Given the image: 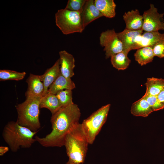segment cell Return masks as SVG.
I'll return each instance as SVG.
<instances>
[{"label":"cell","mask_w":164,"mask_h":164,"mask_svg":"<svg viewBox=\"0 0 164 164\" xmlns=\"http://www.w3.org/2000/svg\"><path fill=\"white\" fill-rule=\"evenodd\" d=\"M80 109L74 103L62 107L52 114L50 119L52 130L45 137L36 135V141L44 147H61L64 146L65 138L69 132L79 123Z\"/></svg>","instance_id":"obj_1"},{"label":"cell","mask_w":164,"mask_h":164,"mask_svg":"<svg viewBox=\"0 0 164 164\" xmlns=\"http://www.w3.org/2000/svg\"><path fill=\"white\" fill-rule=\"evenodd\" d=\"M38 132H33L20 125L16 121H12L5 126L2 136L11 151L15 152L20 147L30 148L36 141L34 137Z\"/></svg>","instance_id":"obj_2"},{"label":"cell","mask_w":164,"mask_h":164,"mask_svg":"<svg viewBox=\"0 0 164 164\" xmlns=\"http://www.w3.org/2000/svg\"><path fill=\"white\" fill-rule=\"evenodd\" d=\"M89 143L81 124L74 127L67 135L64 142L69 160L75 164L83 163Z\"/></svg>","instance_id":"obj_3"},{"label":"cell","mask_w":164,"mask_h":164,"mask_svg":"<svg viewBox=\"0 0 164 164\" xmlns=\"http://www.w3.org/2000/svg\"><path fill=\"white\" fill-rule=\"evenodd\" d=\"M42 97L26 98L15 106L18 115L16 121L19 125L33 132H38L41 127L39 116Z\"/></svg>","instance_id":"obj_4"},{"label":"cell","mask_w":164,"mask_h":164,"mask_svg":"<svg viewBox=\"0 0 164 164\" xmlns=\"http://www.w3.org/2000/svg\"><path fill=\"white\" fill-rule=\"evenodd\" d=\"M80 13L81 12L71 11L65 8L58 10L55 15L56 26L65 35L82 32L84 29Z\"/></svg>","instance_id":"obj_5"},{"label":"cell","mask_w":164,"mask_h":164,"mask_svg":"<svg viewBox=\"0 0 164 164\" xmlns=\"http://www.w3.org/2000/svg\"><path fill=\"white\" fill-rule=\"evenodd\" d=\"M111 104L103 106L93 113L81 124L89 144H92L106 122Z\"/></svg>","instance_id":"obj_6"},{"label":"cell","mask_w":164,"mask_h":164,"mask_svg":"<svg viewBox=\"0 0 164 164\" xmlns=\"http://www.w3.org/2000/svg\"><path fill=\"white\" fill-rule=\"evenodd\" d=\"M99 39L100 45L104 47L106 59L123 51L122 43L114 29L102 32Z\"/></svg>","instance_id":"obj_7"},{"label":"cell","mask_w":164,"mask_h":164,"mask_svg":"<svg viewBox=\"0 0 164 164\" xmlns=\"http://www.w3.org/2000/svg\"><path fill=\"white\" fill-rule=\"evenodd\" d=\"M164 13H159L158 9L153 4H150V8L144 12L142 16L143 23L142 29L145 32L159 31L164 30Z\"/></svg>","instance_id":"obj_8"},{"label":"cell","mask_w":164,"mask_h":164,"mask_svg":"<svg viewBox=\"0 0 164 164\" xmlns=\"http://www.w3.org/2000/svg\"><path fill=\"white\" fill-rule=\"evenodd\" d=\"M164 40V33L159 31L145 32L136 38L133 50L146 46H153L159 42Z\"/></svg>","instance_id":"obj_9"},{"label":"cell","mask_w":164,"mask_h":164,"mask_svg":"<svg viewBox=\"0 0 164 164\" xmlns=\"http://www.w3.org/2000/svg\"><path fill=\"white\" fill-rule=\"evenodd\" d=\"M104 16L96 7L93 0H86L80 13L84 28L94 20Z\"/></svg>","instance_id":"obj_10"},{"label":"cell","mask_w":164,"mask_h":164,"mask_svg":"<svg viewBox=\"0 0 164 164\" xmlns=\"http://www.w3.org/2000/svg\"><path fill=\"white\" fill-rule=\"evenodd\" d=\"M26 81L28 84V88L25 93L26 99L42 97L44 87L40 75L31 73Z\"/></svg>","instance_id":"obj_11"},{"label":"cell","mask_w":164,"mask_h":164,"mask_svg":"<svg viewBox=\"0 0 164 164\" xmlns=\"http://www.w3.org/2000/svg\"><path fill=\"white\" fill-rule=\"evenodd\" d=\"M60 70L61 73L68 78H71L74 75L75 59L73 56L65 50L59 52Z\"/></svg>","instance_id":"obj_12"},{"label":"cell","mask_w":164,"mask_h":164,"mask_svg":"<svg viewBox=\"0 0 164 164\" xmlns=\"http://www.w3.org/2000/svg\"><path fill=\"white\" fill-rule=\"evenodd\" d=\"M143 33L142 29L130 30L126 29L121 32L117 33L122 44L123 51L128 53L130 51L133 50L136 38Z\"/></svg>","instance_id":"obj_13"},{"label":"cell","mask_w":164,"mask_h":164,"mask_svg":"<svg viewBox=\"0 0 164 164\" xmlns=\"http://www.w3.org/2000/svg\"><path fill=\"white\" fill-rule=\"evenodd\" d=\"M123 18L126 24L125 29L130 30L142 29L143 17L142 15H140L138 10H132L125 12Z\"/></svg>","instance_id":"obj_14"},{"label":"cell","mask_w":164,"mask_h":164,"mask_svg":"<svg viewBox=\"0 0 164 164\" xmlns=\"http://www.w3.org/2000/svg\"><path fill=\"white\" fill-rule=\"evenodd\" d=\"M60 73V60L59 59L51 67L47 69L43 74L40 75L41 80L43 83L44 87L42 97L47 93L50 86L55 81Z\"/></svg>","instance_id":"obj_15"},{"label":"cell","mask_w":164,"mask_h":164,"mask_svg":"<svg viewBox=\"0 0 164 164\" xmlns=\"http://www.w3.org/2000/svg\"><path fill=\"white\" fill-rule=\"evenodd\" d=\"M75 88V84L71 78L65 77L60 73L50 86L48 92L56 94L60 91L66 89L72 90Z\"/></svg>","instance_id":"obj_16"},{"label":"cell","mask_w":164,"mask_h":164,"mask_svg":"<svg viewBox=\"0 0 164 164\" xmlns=\"http://www.w3.org/2000/svg\"><path fill=\"white\" fill-rule=\"evenodd\" d=\"M154 111L143 96L132 105L131 112L134 116L146 117Z\"/></svg>","instance_id":"obj_17"},{"label":"cell","mask_w":164,"mask_h":164,"mask_svg":"<svg viewBox=\"0 0 164 164\" xmlns=\"http://www.w3.org/2000/svg\"><path fill=\"white\" fill-rule=\"evenodd\" d=\"M39 107L40 108H45L49 109L52 115L62 107L56 95L48 92L42 97Z\"/></svg>","instance_id":"obj_18"},{"label":"cell","mask_w":164,"mask_h":164,"mask_svg":"<svg viewBox=\"0 0 164 164\" xmlns=\"http://www.w3.org/2000/svg\"><path fill=\"white\" fill-rule=\"evenodd\" d=\"M94 2L104 16L110 18L114 17L116 5L113 0H95Z\"/></svg>","instance_id":"obj_19"},{"label":"cell","mask_w":164,"mask_h":164,"mask_svg":"<svg viewBox=\"0 0 164 164\" xmlns=\"http://www.w3.org/2000/svg\"><path fill=\"white\" fill-rule=\"evenodd\" d=\"M135 60L142 66L152 62L155 56L152 47L146 46L137 50L134 54Z\"/></svg>","instance_id":"obj_20"},{"label":"cell","mask_w":164,"mask_h":164,"mask_svg":"<svg viewBox=\"0 0 164 164\" xmlns=\"http://www.w3.org/2000/svg\"><path fill=\"white\" fill-rule=\"evenodd\" d=\"M145 85L146 89L145 94L157 96L164 88V79L154 77L148 78Z\"/></svg>","instance_id":"obj_21"},{"label":"cell","mask_w":164,"mask_h":164,"mask_svg":"<svg viewBox=\"0 0 164 164\" xmlns=\"http://www.w3.org/2000/svg\"><path fill=\"white\" fill-rule=\"evenodd\" d=\"M128 53L122 51L111 57L113 66L118 70H124L128 68L131 62L128 56Z\"/></svg>","instance_id":"obj_22"},{"label":"cell","mask_w":164,"mask_h":164,"mask_svg":"<svg viewBox=\"0 0 164 164\" xmlns=\"http://www.w3.org/2000/svg\"><path fill=\"white\" fill-rule=\"evenodd\" d=\"M26 74L25 72H20L8 70H1L0 80H13L19 81L23 79Z\"/></svg>","instance_id":"obj_23"},{"label":"cell","mask_w":164,"mask_h":164,"mask_svg":"<svg viewBox=\"0 0 164 164\" xmlns=\"http://www.w3.org/2000/svg\"><path fill=\"white\" fill-rule=\"evenodd\" d=\"M56 95L62 107H65L73 103L72 101V90H63L59 92Z\"/></svg>","instance_id":"obj_24"},{"label":"cell","mask_w":164,"mask_h":164,"mask_svg":"<svg viewBox=\"0 0 164 164\" xmlns=\"http://www.w3.org/2000/svg\"><path fill=\"white\" fill-rule=\"evenodd\" d=\"M143 96L146 99L153 111L162 110L164 108V105L160 102L157 96L145 94Z\"/></svg>","instance_id":"obj_25"},{"label":"cell","mask_w":164,"mask_h":164,"mask_svg":"<svg viewBox=\"0 0 164 164\" xmlns=\"http://www.w3.org/2000/svg\"><path fill=\"white\" fill-rule=\"evenodd\" d=\"M86 0H69L65 9L75 12H81Z\"/></svg>","instance_id":"obj_26"},{"label":"cell","mask_w":164,"mask_h":164,"mask_svg":"<svg viewBox=\"0 0 164 164\" xmlns=\"http://www.w3.org/2000/svg\"><path fill=\"white\" fill-rule=\"evenodd\" d=\"M152 49L155 56L160 58H164V40L156 44L153 46Z\"/></svg>","instance_id":"obj_27"},{"label":"cell","mask_w":164,"mask_h":164,"mask_svg":"<svg viewBox=\"0 0 164 164\" xmlns=\"http://www.w3.org/2000/svg\"><path fill=\"white\" fill-rule=\"evenodd\" d=\"M157 96L160 102L164 105V88Z\"/></svg>","instance_id":"obj_28"},{"label":"cell","mask_w":164,"mask_h":164,"mask_svg":"<svg viewBox=\"0 0 164 164\" xmlns=\"http://www.w3.org/2000/svg\"><path fill=\"white\" fill-rule=\"evenodd\" d=\"M9 147L5 146L0 147V155L2 156L9 150Z\"/></svg>","instance_id":"obj_29"},{"label":"cell","mask_w":164,"mask_h":164,"mask_svg":"<svg viewBox=\"0 0 164 164\" xmlns=\"http://www.w3.org/2000/svg\"><path fill=\"white\" fill-rule=\"evenodd\" d=\"M66 164H75L71 161L70 160H68V162L66 163Z\"/></svg>","instance_id":"obj_30"}]
</instances>
